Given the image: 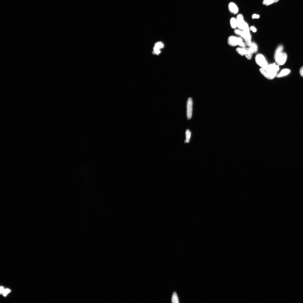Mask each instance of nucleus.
Masks as SVG:
<instances>
[{
	"label": "nucleus",
	"mask_w": 303,
	"mask_h": 303,
	"mask_svg": "<svg viewBox=\"0 0 303 303\" xmlns=\"http://www.w3.org/2000/svg\"><path fill=\"white\" fill-rule=\"evenodd\" d=\"M228 43L229 45L232 46L238 45L242 48H245L246 45L245 43L244 42L241 38L234 36H232L229 37Z\"/></svg>",
	"instance_id": "nucleus-1"
},
{
	"label": "nucleus",
	"mask_w": 303,
	"mask_h": 303,
	"mask_svg": "<svg viewBox=\"0 0 303 303\" xmlns=\"http://www.w3.org/2000/svg\"><path fill=\"white\" fill-rule=\"evenodd\" d=\"M255 61L256 63L261 68H267L268 64L267 61L262 54H257L255 57Z\"/></svg>",
	"instance_id": "nucleus-2"
},
{
	"label": "nucleus",
	"mask_w": 303,
	"mask_h": 303,
	"mask_svg": "<svg viewBox=\"0 0 303 303\" xmlns=\"http://www.w3.org/2000/svg\"><path fill=\"white\" fill-rule=\"evenodd\" d=\"M260 73L266 77L267 79H272L277 75V73L276 72L268 68H261L260 69Z\"/></svg>",
	"instance_id": "nucleus-3"
},
{
	"label": "nucleus",
	"mask_w": 303,
	"mask_h": 303,
	"mask_svg": "<svg viewBox=\"0 0 303 303\" xmlns=\"http://www.w3.org/2000/svg\"><path fill=\"white\" fill-rule=\"evenodd\" d=\"M287 55L285 53L282 52L274 58L278 65H282L286 61Z\"/></svg>",
	"instance_id": "nucleus-4"
},
{
	"label": "nucleus",
	"mask_w": 303,
	"mask_h": 303,
	"mask_svg": "<svg viewBox=\"0 0 303 303\" xmlns=\"http://www.w3.org/2000/svg\"><path fill=\"white\" fill-rule=\"evenodd\" d=\"M193 101L192 98H188L187 102V117L188 120L192 118L193 109Z\"/></svg>",
	"instance_id": "nucleus-5"
},
{
	"label": "nucleus",
	"mask_w": 303,
	"mask_h": 303,
	"mask_svg": "<svg viewBox=\"0 0 303 303\" xmlns=\"http://www.w3.org/2000/svg\"><path fill=\"white\" fill-rule=\"evenodd\" d=\"M237 27L238 29L242 30L245 22L244 21L243 16L241 14H238L236 18Z\"/></svg>",
	"instance_id": "nucleus-6"
},
{
	"label": "nucleus",
	"mask_w": 303,
	"mask_h": 303,
	"mask_svg": "<svg viewBox=\"0 0 303 303\" xmlns=\"http://www.w3.org/2000/svg\"><path fill=\"white\" fill-rule=\"evenodd\" d=\"M229 10L230 12L234 14H236L238 12V8L237 5L234 3L231 2L228 5Z\"/></svg>",
	"instance_id": "nucleus-7"
},
{
	"label": "nucleus",
	"mask_w": 303,
	"mask_h": 303,
	"mask_svg": "<svg viewBox=\"0 0 303 303\" xmlns=\"http://www.w3.org/2000/svg\"><path fill=\"white\" fill-rule=\"evenodd\" d=\"M268 69L271 70L276 72L277 73L279 71V66L276 65L275 64H273L269 65L267 68Z\"/></svg>",
	"instance_id": "nucleus-8"
},
{
	"label": "nucleus",
	"mask_w": 303,
	"mask_h": 303,
	"mask_svg": "<svg viewBox=\"0 0 303 303\" xmlns=\"http://www.w3.org/2000/svg\"><path fill=\"white\" fill-rule=\"evenodd\" d=\"M246 48L247 50V52L245 55L248 59L250 60L252 57L253 52L249 47V48Z\"/></svg>",
	"instance_id": "nucleus-9"
},
{
	"label": "nucleus",
	"mask_w": 303,
	"mask_h": 303,
	"mask_svg": "<svg viewBox=\"0 0 303 303\" xmlns=\"http://www.w3.org/2000/svg\"><path fill=\"white\" fill-rule=\"evenodd\" d=\"M290 70L288 69H283L280 72V73L278 74L277 76L278 77H280L284 76L288 74L290 72Z\"/></svg>",
	"instance_id": "nucleus-10"
},
{
	"label": "nucleus",
	"mask_w": 303,
	"mask_h": 303,
	"mask_svg": "<svg viewBox=\"0 0 303 303\" xmlns=\"http://www.w3.org/2000/svg\"><path fill=\"white\" fill-rule=\"evenodd\" d=\"M236 51L238 54L241 56L245 55L247 52V50L246 48H238L236 49Z\"/></svg>",
	"instance_id": "nucleus-11"
},
{
	"label": "nucleus",
	"mask_w": 303,
	"mask_h": 303,
	"mask_svg": "<svg viewBox=\"0 0 303 303\" xmlns=\"http://www.w3.org/2000/svg\"><path fill=\"white\" fill-rule=\"evenodd\" d=\"M283 50V47L282 45H280L278 46L274 54V58H275L278 55L282 52Z\"/></svg>",
	"instance_id": "nucleus-12"
},
{
	"label": "nucleus",
	"mask_w": 303,
	"mask_h": 303,
	"mask_svg": "<svg viewBox=\"0 0 303 303\" xmlns=\"http://www.w3.org/2000/svg\"><path fill=\"white\" fill-rule=\"evenodd\" d=\"M230 24L231 27L233 28H235L237 27V21L236 19L232 18L230 20Z\"/></svg>",
	"instance_id": "nucleus-13"
},
{
	"label": "nucleus",
	"mask_w": 303,
	"mask_h": 303,
	"mask_svg": "<svg viewBox=\"0 0 303 303\" xmlns=\"http://www.w3.org/2000/svg\"><path fill=\"white\" fill-rule=\"evenodd\" d=\"M164 47V45L162 42H158L155 44L154 50H160V49L163 48Z\"/></svg>",
	"instance_id": "nucleus-14"
},
{
	"label": "nucleus",
	"mask_w": 303,
	"mask_h": 303,
	"mask_svg": "<svg viewBox=\"0 0 303 303\" xmlns=\"http://www.w3.org/2000/svg\"><path fill=\"white\" fill-rule=\"evenodd\" d=\"M253 53H256L257 52L258 48L256 43L254 42H252L250 46H249Z\"/></svg>",
	"instance_id": "nucleus-15"
},
{
	"label": "nucleus",
	"mask_w": 303,
	"mask_h": 303,
	"mask_svg": "<svg viewBox=\"0 0 303 303\" xmlns=\"http://www.w3.org/2000/svg\"><path fill=\"white\" fill-rule=\"evenodd\" d=\"M172 303H179V300L176 293L174 292L173 293L172 295Z\"/></svg>",
	"instance_id": "nucleus-16"
},
{
	"label": "nucleus",
	"mask_w": 303,
	"mask_h": 303,
	"mask_svg": "<svg viewBox=\"0 0 303 303\" xmlns=\"http://www.w3.org/2000/svg\"><path fill=\"white\" fill-rule=\"evenodd\" d=\"M274 1V0H264L263 3L264 5L268 6L272 4Z\"/></svg>",
	"instance_id": "nucleus-17"
},
{
	"label": "nucleus",
	"mask_w": 303,
	"mask_h": 303,
	"mask_svg": "<svg viewBox=\"0 0 303 303\" xmlns=\"http://www.w3.org/2000/svg\"><path fill=\"white\" fill-rule=\"evenodd\" d=\"M186 142L187 143H188L190 140V138L191 136V132L188 130H186Z\"/></svg>",
	"instance_id": "nucleus-18"
},
{
	"label": "nucleus",
	"mask_w": 303,
	"mask_h": 303,
	"mask_svg": "<svg viewBox=\"0 0 303 303\" xmlns=\"http://www.w3.org/2000/svg\"><path fill=\"white\" fill-rule=\"evenodd\" d=\"M242 30L244 31L249 32V26L247 22H245V23L243 26V28H242Z\"/></svg>",
	"instance_id": "nucleus-19"
},
{
	"label": "nucleus",
	"mask_w": 303,
	"mask_h": 303,
	"mask_svg": "<svg viewBox=\"0 0 303 303\" xmlns=\"http://www.w3.org/2000/svg\"><path fill=\"white\" fill-rule=\"evenodd\" d=\"M10 292L11 291L10 289H6L4 290L2 293L4 296H6L8 293Z\"/></svg>",
	"instance_id": "nucleus-20"
},
{
	"label": "nucleus",
	"mask_w": 303,
	"mask_h": 303,
	"mask_svg": "<svg viewBox=\"0 0 303 303\" xmlns=\"http://www.w3.org/2000/svg\"><path fill=\"white\" fill-rule=\"evenodd\" d=\"M242 30L240 29H236L234 30V32L236 34L241 36Z\"/></svg>",
	"instance_id": "nucleus-21"
},
{
	"label": "nucleus",
	"mask_w": 303,
	"mask_h": 303,
	"mask_svg": "<svg viewBox=\"0 0 303 303\" xmlns=\"http://www.w3.org/2000/svg\"><path fill=\"white\" fill-rule=\"evenodd\" d=\"M260 17V16L259 15L257 14H254L252 16V19H258Z\"/></svg>",
	"instance_id": "nucleus-22"
},
{
	"label": "nucleus",
	"mask_w": 303,
	"mask_h": 303,
	"mask_svg": "<svg viewBox=\"0 0 303 303\" xmlns=\"http://www.w3.org/2000/svg\"><path fill=\"white\" fill-rule=\"evenodd\" d=\"M250 30H252V31L253 32H256L257 31V29L256 28L254 27V26H251L250 28Z\"/></svg>",
	"instance_id": "nucleus-23"
},
{
	"label": "nucleus",
	"mask_w": 303,
	"mask_h": 303,
	"mask_svg": "<svg viewBox=\"0 0 303 303\" xmlns=\"http://www.w3.org/2000/svg\"><path fill=\"white\" fill-rule=\"evenodd\" d=\"M300 73L301 76L303 77V66L300 69Z\"/></svg>",
	"instance_id": "nucleus-24"
},
{
	"label": "nucleus",
	"mask_w": 303,
	"mask_h": 303,
	"mask_svg": "<svg viewBox=\"0 0 303 303\" xmlns=\"http://www.w3.org/2000/svg\"><path fill=\"white\" fill-rule=\"evenodd\" d=\"M4 288L2 286H1L0 287V293H2L4 290Z\"/></svg>",
	"instance_id": "nucleus-25"
},
{
	"label": "nucleus",
	"mask_w": 303,
	"mask_h": 303,
	"mask_svg": "<svg viewBox=\"0 0 303 303\" xmlns=\"http://www.w3.org/2000/svg\"><path fill=\"white\" fill-rule=\"evenodd\" d=\"M279 0H274V2L275 3H276V2H277Z\"/></svg>",
	"instance_id": "nucleus-26"
}]
</instances>
